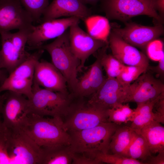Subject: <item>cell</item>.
<instances>
[{"instance_id": "obj_1", "label": "cell", "mask_w": 164, "mask_h": 164, "mask_svg": "<svg viewBox=\"0 0 164 164\" xmlns=\"http://www.w3.org/2000/svg\"><path fill=\"white\" fill-rule=\"evenodd\" d=\"M63 122L60 118H45L29 113L22 130L42 148L69 145L70 137Z\"/></svg>"}, {"instance_id": "obj_2", "label": "cell", "mask_w": 164, "mask_h": 164, "mask_svg": "<svg viewBox=\"0 0 164 164\" xmlns=\"http://www.w3.org/2000/svg\"><path fill=\"white\" fill-rule=\"evenodd\" d=\"M119 126L107 121L92 128L70 132V149L73 153L87 154L93 158L99 152L108 153L111 137Z\"/></svg>"}, {"instance_id": "obj_3", "label": "cell", "mask_w": 164, "mask_h": 164, "mask_svg": "<svg viewBox=\"0 0 164 164\" xmlns=\"http://www.w3.org/2000/svg\"><path fill=\"white\" fill-rule=\"evenodd\" d=\"M39 49L46 50L49 53L52 64L64 76L69 92L73 93L78 82L77 74L80 62L71 49L69 31L66 30L52 42L43 45L37 50Z\"/></svg>"}, {"instance_id": "obj_4", "label": "cell", "mask_w": 164, "mask_h": 164, "mask_svg": "<svg viewBox=\"0 0 164 164\" xmlns=\"http://www.w3.org/2000/svg\"><path fill=\"white\" fill-rule=\"evenodd\" d=\"M73 97L64 93L42 88L33 83L32 95L28 99L29 113L62 119L67 114Z\"/></svg>"}, {"instance_id": "obj_5", "label": "cell", "mask_w": 164, "mask_h": 164, "mask_svg": "<svg viewBox=\"0 0 164 164\" xmlns=\"http://www.w3.org/2000/svg\"><path fill=\"white\" fill-rule=\"evenodd\" d=\"M84 97H73L68 113L63 121V126L68 132L95 127L108 121L107 110L89 103Z\"/></svg>"}, {"instance_id": "obj_6", "label": "cell", "mask_w": 164, "mask_h": 164, "mask_svg": "<svg viewBox=\"0 0 164 164\" xmlns=\"http://www.w3.org/2000/svg\"><path fill=\"white\" fill-rule=\"evenodd\" d=\"M101 6L108 19L126 21L139 15H147L162 21L153 0H100Z\"/></svg>"}, {"instance_id": "obj_7", "label": "cell", "mask_w": 164, "mask_h": 164, "mask_svg": "<svg viewBox=\"0 0 164 164\" xmlns=\"http://www.w3.org/2000/svg\"><path fill=\"white\" fill-rule=\"evenodd\" d=\"M7 129L11 164H41L42 149L23 130Z\"/></svg>"}, {"instance_id": "obj_8", "label": "cell", "mask_w": 164, "mask_h": 164, "mask_svg": "<svg viewBox=\"0 0 164 164\" xmlns=\"http://www.w3.org/2000/svg\"><path fill=\"white\" fill-rule=\"evenodd\" d=\"M44 52L37 50L16 68L6 78L0 87V93L11 91L22 94L28 99L32 95V87L35 65Z\"/></svg>"}, {"instance_id": "obj_9", "label": "cell", "mask_w": 164, "mask_h": 164, "mask_svg": "<svg viewBox=\"0 0 164 164\" xmlns=\"http://www.w3.org/2000/svg\"><path fill=\"white\" fill-rule=\"evenodd\" d=\"M5 93L1 113L3 125L13 130H22L29 113L28 99L24 95L8 91Z\"/></svg>"}, {"instance_id": "obj_10", "label": "cell", "mask_w": 164, "mask_h": 164, "mask_svg": "<svg viewBox=\"0 0 164 164\" xmlns=\"http://www.w3.org/2000/svg\"><path fill=\"white\" fill-rule=\"evenodd\" d=\"M130 85L121 83L116 78H106L100 88L89 97L88 102L108 110L119 104L126 103Z\"/></svg>"}, {"instance_id": "obj_11", "label": "cell", "mask_w": 164, "mask_h": 164, "mask_svg": "<svg viewBox=\"0 0 164 164\" xmlns=\"http://www.w3.org/2000/svg\"><path fill=\"white\" fill-rule=\"evenodd\" d=\"M80 21L76 17H69L47 20L39 25H33L27 39L29 50H37L44 42L57 38L72 25L79 24Z\"/></svg>"}, {"instance_id": "obj_12", "label": "cell", "mask_w": 164, "mask_h": 164, "mask_svg": "<svg viewBox=\"0 0 164 164\" xmlns=\"http://www.w3.org/2000/svg\"><path fill=\"white\" fill-rule=\"evenodd\" d=\"M33 19L19 0H0V33L32 29Z\"/></svg>"}, {"instance_id": "obj_13", "label": "cell", "mask_w": 164, "mask_h": 164, "mask_svg": "<svg viewBox=\"0 0 164 164\" xmlns=\"http://www.w3.org/2000/svg\"><path fill=\"white\" fill-rule=\"evenodd\" d=\"M78 24L71 26L69 32L71 49L80 62L78 69L80 71L84 67L86 60L91 55L108 44L94 38L82 29Z\"/></svg>"}, {"instance_id": "obj_14", "label": "cell", "mask_w": 164, "mask_h": 164, "mask_svg": "<svg viewBox=\"0 0 164 164\" xmlns=\"http://www.w3.org/2000/svg\"><path fill=\"white\" fill-rule=\"evenodd\" d=\"M130 87L127 103L133 102L138 104L155 99L164 92L162 81L146 71L131 84Z\"/></svg>"}, {"instance_id": "obj_15", "label": "cell", "mask_w": 164, "mask_h": 164, "mask_svg": "<svg viewBox=\"0 0 164 164\" xmlns=\"http://www.w3.org/2000/svg\"><path fill=\"white\" fill-rule=\"evenodd\" d=\"M164 31L160 24L149 26L130 23L123 28H116L113 32L132 45L145 48L148 44L162 35Z\"/></svg>"}, {"instance_id": "obj_16", "label": "cell", "mask_w": 164, "mask_h": 164, "mask_svg": "<svg viewBox=\"0 0 164 164\" xmlns=\"http://www.w3.org/2000/svg\"><path fill=\"white\" fill-rule=\"evenodd\" d=\"M33 82L51 91L69 93L66 80L60 71L45 60H39L34 70Z\"/></svg>"}, {"instance_id": "obj_17", "label": "cell", "mask_w": 164, "mask_h": 164, "mask_svg": "<svg viewBox=\"0 0 164 164\" xmlns=\"http://www.w3.org/2000/svg\"><path fill=\"white\" fill-rule=\"evenodd\" d=\"M108 44L112 55L123 64L148 67V57L113 32H110Z\"/></svg>"}, {"instance_id": "obj_18", "label": "cell", "mask_w": 164, "mask_h": 164, "mask_svg": "<svg viewBox=\"0 0 164 164\" xmlns=\"http://www.w3.org/2000/svg\"><path fill=\"white\" fill-rule=\"evenodd\" d=\"M91 11L80 0H53L44 12L42 22L62 16L76 17L84 21Z\"/></svg>"}, {"instance_id": "obj_19", "label": "cell", "mask_w": 164, "mask_h": 164, "mask_svg": "<svg viewBox=\"0 0 164 164\" xmlns=\"http://www.w3.org/2000/svg\"><path fill=\"white\" fill-rule=\"evenodd\" d=\"M100 57L98 54L95 61L89 66L79 78L76 89L72 94L75 97H88L101 86L107 77L103 74Z\"/></svg>"}, {"instance_id": "obj_20", "label": "cell", "mask_w": 164, "mask_h": 164, "mask_svg": "<svg viewBox=\"0 0 164 164\" xmlns=\"http://www.w3.org/2000/svg\"><path fill=\"white\" fill-rule=\"evenodd\" d=\"M11 33L10 32L0 33L2 46L0 50L1 66L9 74L25 60L22 59L13 44Z\"/></svg>"}, {"instance_id": "obj_21", "label": "cell", "mask_w": 164, "mask_h": 164, "mask_svg": "<svg viewBox=\"0 0 164 164\" xmlns=\"http://www.w3.org/2000/svg\"><path fill=\"white\" fill-rule=\"evenodd\" d=\"M145 139L151 153L164 151V127L154 120L144 127L139 133Z\"/></svg>"}, {"instance_id": "obj_22", "label": "cell", "mask_w": 164, "mask_h": 164, "mask_svg": "<svg viewBox=\"0 0 164 164\" xmlns=\"http://www.w3.org/2000/svg\"><path fill=\"white\" fill-rule=\"evenodd\" d=\"M135 133L130 126H119L111 137L109 150L112 154L128 157V148Z\"/></svg>"}, {"instance_id": "obj_23", "label": "cell", "mask_w": 164, "mask_h": 164, "mask_svg": "<svg viewBox=\"0 0 164 164\" xmlns=\"http://www.w3.org/2000/svg\"><path fill=\"white\" fill-rule=\"evenodd\" d=\"M84 22L87 33L94 38L108 44L111 26L108 19L98 15H91Z\"/></svg>"}, {"instance_id": "obj_24", "label": "cell", "mask_w": 164, "mask_h": 164, "mask_svg": "<svg viewBox=\"0 0 164 164\" xmlns=\"http://www.w3.org/2000/svg\"><path fill=\"white\" fill-rule=\"evenodd\" d=\"M41 164H69L72 163L73 153L70 145L42 148Z\"/></svg>"}, {"instance_id": "obj_25", "label": "cell", "mask_w": 164, "mask_h": 164, "mask_svg": "<svg viewBox=\"0 0 164 164\" xmlns=\"http://www.w3.org/2000/svg\"><path fill=\"white\" fill-rule=\"evenodd\" d=\"M151 155L147 143L140 134L135 132L128 150V158L142 161Z\"/></svg>"}, {"instance_id": "obj_26", "label": "cell", "mask_w": 164, "mask_h": 164, "mask_svg": "<svg viewBox=\"0 0 164 164\" xmlns=\"http://www.w3.org/2000/svg\"><path fill=\"white\" fill-rule=\"evenodd\" d=\"M108 45L101 48L98 54L100 57L101 66L106 73L107 77L116 78L120 73L124 64L121 63L112 55L106 53V51Z\"/></svg>"}, {"instance_id": "obj_27", "label": "cell", "mask_w": 164, "mask_h": 164, "mask_svg": "<svg viewBox=\"0 0 164 164\" xmlns=\"http://www.w3.org/2000/svg\"><path fill=\"white\" fill-rule=\"evenodd\" d=\"M134 110L128 104H119L108 109V121L120 125L122 123L132 122L133 120Z\"/></svg>"}, {"instance_id": "obj_28", "label": "cell", "mask_w": 164, "mask_h": 164, "mask_svg": "<svg viewBox=\"0 0 164 164\" xmlns=\"http://www.w3.org/2000/svg\"><path fill=\"white\" fill-rule=\"evenodd\" d=\"M34 21H40L41 16L49 4V0H19Z\"/></svg>"}, {"instance_id": "obj_29", "label": "cell", "mask_w": 164, "mask_h": 164, "mask_svg": "<svg viewBox=\"0 0 164 164\" xmlns=\"http://www.w3.org/2000/svg\"><path fill=\"white\" fill-rule=\"evenodd\" d=\"M154 120L158 121V119L156 114L153 110L142 109L135 115L130 126L135 132L139 134L142 128Z\"/></svg>"}, {"instance_id": "obj_30", "label": "cell", "mask_w": 164, "mask_h": 164, "mask_svg": "<svg viewBox=\"0 0 164 164\" xmlns=\"http://www.w3.org/2000/svg\"><path fill=\"white\" fill-rule=\"evenodd\" d=\"M148 68L143 67L124 65L116 78L122 84L129 85L146 72Z\"/></svg>"}, {"instance_id": "obj_31", "label": "cell", "mask_w": 164, "mask_h": 164, "mask_svg": "<svg viewBox=\"0 0 164 164\" xmlns=\"http://www.w3.org/2000/svg\"><path fill=\"white\" fill-rule=\"evenodd\" d=\"M96 159L101 164L106 163L111 164H143L138 160L128 158L115 154L100 152L95 156Z\"/></svg>"}, {"instance_id": "obj_32", "label": "cell", "mask_w": 164, "mask_h": 164, "mask_svg": "<svg viewBox=\"0 0 164 164\" xmlns=\"http://www.w3.org/2000/svg\"><path fill=\"white\" fill-rule=\"evenodd\" d=\"M145 49L148 57L153 60L159 61L164 56L163 43L160 40L155 39L151 41Z\"/></svg>"}, {"instance_id": "obj_33", "label": "cell", "mask_w": 164, "mask_h": 164, "mask_svg": "<svg viewBox=\"0 0 164 164\" xmlns=\"http://www.w3.org/2000/svg\"><path fill=\"white\" fill-rule=\"evenodd\" d=\"M11 164L8 151L7 130L4 126L0 132V164Z\"/></svg>"}, {"instance_id": "obj_34", "label": "cell", "mask_w": 164, "mask_h": 164, "mask_svg": "<svg viewBox=\"0 0 164 164\" xmlns=\"http://www.w3.org/2000/svg\"><path fill=\"white\" fill-rule=\"evenodd\" d=\"M72 164H99L101 162L96 158L86 155L84 153H74Z\"/></svg>"}, {"instance_id": "obj_35", "label": "cell", "mask_w": 164, "mask_h": 164, "mask_svg": "<svg viewBox=\"0 0 164 164\" xmlns=\"http://www.w3.org/2000/svg\"><path fill=\"white\" fill-rule=\"evenodd\" d=\"M156 111L155 112L156 114L159 122L162 124L164 122V92L161 95L159 99L155 104Z\"/></svg>"}, {"instance_id": "obj_36", "label": "cell", "mask_w": 164, "mask_h": 164, "mask_svg": "<svg viewBox=\"0 0 164 164\" xmlns=\"http://www.w3.org/2000/svg\"><path fill=\"white\" fill-rule=\"evenodd\" d=\"M158 153L157 155L154 156L151 155L141 162L143 164H164V151Z\"/></svg>"}, {"instance_id": "obj_37", "label": "cell", "mask_w": 164, "mask_h": 164, "mask_svg": "<svg viewBox=\"0 0 164 164\" xmlns=\"http://www.w3.org/2000/svg\"><path fill=\"white\" fill-rule=\"evenodd\" d=\"M158 61L159 63L157 66L149 67H148V68L151 69L156 73L158 76L163 79L164 73V56H163Z\"/></svg>"}, {"instance_id": "obj_38", "label": "cell", "mask_w": 164, "mask_h": 164, "mask_svg": "<svg viewBox=\"0 0 164 164\" xmlns=\"http://www.w3.org/2000/svg\"><path fill=\"white\" fill-rule=\"evenodd\" d=\"M155 7L162 15L164 12V0H153Z\"/></svg>"}, {"instance_id": "obj_39", "label": "cell", "mask_w": 164, "mask_h": 164, "mask_svg": "<svg viewBox=\"0 0 164 164\" xmlns=\"http://www.w3.org/2000/svg\"><path fill=\"white\" fill-rule=\"evenodd\" d=\"M6 70L1 68L0 63V87L8 77Z\"/></svg>"}, {"instance_id": "obj_40", "label": "cell", "mask_w": 164, "mask_h": 164, "mask_svg": "<svg viewBox=\"0 0 164 164\" xmlns=\"http://www.w3.org/2000/svg\"><path fill=\"white\" fill-rule=\"evenodd\" d=\"M83 3L86 4L95 5L100 0H80Z\"/></svg>"}, {"instance_id": "obj_41", "label": "cell", "mask_w": 164, "mask_h": 164, "mask_svg": "<svg viewBox=\"0 0 164 164\" xmlns=\"http://www.w3.org/2000/svg\"><path fill=\"white\" fill-rule=\"evenodd\" d=\"M4 97L2 100L0 101V132L2 129L3 127L2 122L1 121L0 119V114H1L2 107L4 99Z\"/></svg>"}, {"instance_id": "obj_42", "label": "cell", "mask_w": 164, "mask_h": 164, "mask_svg": "<svg viewBox=\"0 0 164 164\" xmlns=\"http://www.w3.org/2000/svg\"><path fill=\"white\" fill-rule=\"evenodd\" d=\"M4 97V94L2 95H1L0 94V101L2 100L3 99Z\"/></svg>"}]
</instances>
